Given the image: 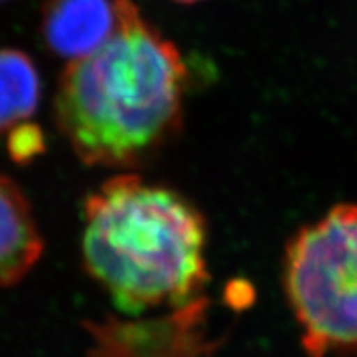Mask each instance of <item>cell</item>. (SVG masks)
<instances>
[{
	"label": "cell",
	"instance_id": "6",
	"mask_svg": "<svg viewBox=\"0 0 357 357\" xmlns=\"http://www.w3.org/2000/svg\"><path fill=\"white\" fill-rule=\"evenodd\" d=\"M42 82L33 60L19 48H0V136L30 124Z\"/></svg>",
	"mask_w": 357,
	"mask_h": 357
},
{
	"label": "cell",
	"instance_id": "8",
	"mask_svg": "<svg viewBox=\"0 0 357 357\" xmlns=\"http://www.w3.org/2000/svg\"><path fill=\"white\" fill-rule=\"evenodd\" d=\"M3 2H8V0H0V3H3Z\"/></svg>",
	"mask_w": 357,
	"mask_h": 357
},
{
	"label": "cell",
	"instance_id": "5",
	"mask_svg": "<svg viewBox=\"0 0 357 357\" xmlns=\"http://www.w3.org/2000/svg\"><path fill=\"white\" fill-rule=\"evenodd\" d=\"M42 253L32 205L15 181L0 174V289L24 280Z\"/></svg>",
	"mask_w": 357,
	"mask_h": 357
},
{
	"label": "cell",
	"instance_id": "1",
	"mask_svg": "<svg viewBox=\"0 0 357 357\" xmlns=\"http://www.w3.org/2000/svg\"><path fill=\"white\" fill-rule=\"evenodd\" d=\"M116 7L108 42L61 71L55 121L86 166L131 172L181 131L189 68L134 0H116Z\"/></svg>",
	"mask_w": 357,
	"mask_h": 357
},
{
	"label": "cell",
	"instance_id": "4",
	"mask_svg": "<svg viewBox=\"0 0 357 357\" xmlns=\"http://www.w3.org/2000/svg\"><path fill=\"white\" fill-rule=\"evenodd\" d=\"M116 26V0H47L40 13L43 45L68 63L100 50Z\"/></svg>",
	"mask_w": 357,
	"mask_h": 357
},
{
	"label": "cell",
	"instance_id": "2",
	"mask_svg": "<svg viewBox=\"0 0 357 357\" xmlns=\"http://www.w3.org/2000/svg\"><path fill=\"white\" fill-rule=\"evenodd\" d=\"M202 213L171 187L124 172L84 200L82 258L119 311L182 307L207 281Z\"/></svg>",
	"mask_w": 357,
	"mask_h": 357
},
{
	"label": "cell",
	"instance_id": "7",
	"mask_svg": "<svg viewBox=\"0 0 357 357\" xmlns=\"http://www.w3.org/2000/svg\"><path fill=\"white\" fill-rule=\"evenodd\" d=\"M169 2H174V3H181V6H194V3L204 2V0H169Z\"/></svg>",
	"mask_w": 357,
	"mask_h": 357
},
{
	"label": "cell",
	"instance_id": "3",
	"mask_svg": "<svg viewBox=\"0 0 357 357\" xmlns=\"http://www.w3.org/2000/svg\"><path fill=\"white\" fill-rule=\"evenodd\" d=\"M283 283L307 354L357 352V204H339L294 234Z\"/></svg>",
	"mask_w": 357,
	"mask_h": 357
}]
</instances>
